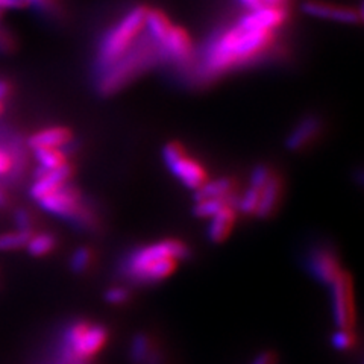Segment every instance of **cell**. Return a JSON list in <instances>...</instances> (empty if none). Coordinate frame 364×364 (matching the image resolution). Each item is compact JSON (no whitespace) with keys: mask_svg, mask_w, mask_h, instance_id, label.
I'll list each match as a JSON object with an SVG mask.
<instances>
[{"mask_svg":"<svg viewBox=\"0 0 364 364\" xmlns=\"http://www.w3.org/2000/svg\"><path fill=\"white\" fill-rule=\"evenodd\" d=\"M284 25V13L278 8L247 11L234 25L219 29L205 44L195 72L200 82H208L219 76L250 64L275 48L278 31Z\"/></svg>","mask_w":364,"mask_h":364,"instance_id":"cell-1","label":"cell"},{"mask_svg":"<svg viewBox=\"0 0 364 364\" xmlns=\"http://www.w3.org/2000/svg\"><path fill=\"white\" fill-rule=\"evenodd\" d=\"M188 257L187 243L167 238L131 250L122 261L120 273L134 284H156L172 277L179 263Z\"/></svg>","mask_w":364,"mask_h":364,"instance_id":"cell-2","label":"cell"},{"mask_svg":"<svg viewBox=\"0 0 364 364\" xmlns=\"http://www.w3.org/2000/svg\"><path fill=\"white\" fill-rule=\"evenodd\" d=\"M147 6L135 5L129 8L114 25L100 37L93 63L95 76H100L116 64L122 56L129 52L132 46L143 36L146 25Z\"/></svg>","mask_w":364,"mask_h":364,"instance_id":"cell-3","label":"cell"},{"mask_svg":"<svg viewBox=\"0 0 364 364\" xmlns=\"http://www.w3.org/2000/svg\"><path fill=\"white\" fill-rule=\"evenodd\" d=\"M158 63H161L159 50L144 31L143 36L132 46L129 52L124 53L107 72L96 77L99 93L104 96L117 93L124 85L131 84L136 76L149 70Z\"/></svg>","mask_w":364,"mask_h":364,"instance_id":"cell-4","label":"cell"},{"mask_svg":"<svg viewBox=\"0 0 364 364\" xmlns=\"http://www.w3.org/2000/svg\"><path fill=\"white\" fill-rule=\"evenodd\" d=\"M37 203L43 211L68 222L76 230L93 231L97 228V215L93 207L70 182L55 188L49 195L38 199Z\"/></svg>","mask_w":364,"mask_h":364,"instance_id":"cell-5","label":"cell"},{"mask_svg":"<svg viewBox=\"0 0 364 364\" xmlns=\"http://www.w3.org/2000/svg\"><path fill=\"white\" fill-rule=\"evenodd\" d=\"M109 333L107 326L76 321L65 326L61 333L60 355L87 363L105 348Z\"/></svg>","mask_w":364,"mask_h":364,"instance_id":"cell-6","label":"cell"},{"mask_svg":"<svg viewBox=\"0 0 364 364\" xmlns=\"http://www.w3.org/2000/svg\"><path fill=\"white\" fill-rule=\"evenodd\" d=\"M163 159L167 168L182 186L190 190H199L208 181L205 167L193 158L179 143H168L163 149Z\"/></svg>","mask_w":364,"mask_h":364,"instance_id":"cell-7","label":"cell"},{"mask_svg":"<svg viewBox=\"0 0 364 364\" xmlns=\"http://www.w3.org/2000/svg\"><path fill=\"white\" fill-rule=\"evenodd\" d=\"M156 48L161 56V63L176 65L178 68H191L195 64V46L184 28L173 25L164 41Z\"/></svg>","mask_w":364,"mask_h":364,"instance_id":"cell-8","label":"cell"},{"mask_svg":"<svg viewBox=\"0 0 364 364\" xmlns=\"http://www.w3.org/2000/svg\"><path fill=\"white\" fill-rule=\"evenodd\" d=\"M331 289L333 316L338 329H348L350 331L354 326V289H352V279L346 272H341L338 278L329 284Z\"/></svg>","mask_w":364,"mask_h":364,"instance_id":"cell-9","label":"cell"},{"mask_svg":"<svg viewBox=\"0 0 364 364\" xmlns=\"http://www.w3.org/2000/svg\"><path fill=\"white\" fill-rule=\"evenodd\" d=\"M306 269L316 278L318 282L329 286L334 282L341 272L338 257L336 255L334 250H331L326 246H316L313 247L309 255H306Z\"/></svg>","mask_w":364,"mask_h":364,"instance_id":"cell-10","label":"cell"},{"mask_svg":"<svg viewBox=\"0 0 364 364\" xmlns=\"http://www.w3.org/2000/svg\"><path fill=\"white\" fill-rule=\"evenodd\" d=\"M302 9L305 11V14L317 18L349 23V25H360L361 23V11L350 6H340L329 2L326 4L322 0H309L302 5Z\"/></svg>","mask_w":364,"mask_h":364,"instance_id":"cell-11","label":"cell"},{"mask_svg":"<svg viewBox=\"0 0 364 364\" xmlns=\"http://www.w3.org/2000/svg\"><path fill=\"white\" fill-rule=\"evenodd\" d=\"M272 173H273L272 170L264 164H259L252 170L247 188L243 191V195L240 198H237L238 211L246 215H255L261 190H263V187L266 186V182Z\"/></svg>","mask_w":364,"mask_h":364,"instance_id":"cell-12","label":"cell"},{"mask_svg":"<svg viewBox=\"0 0 364 364\" xmlns=\"http://www.w3.org/2000/svg\"><path fill=\"white\" fill-rule=\"evenodd\" d=\"M73 141L72 131L65 127H48L33 132L26 140L28 149H67Z\"/></svg>","mask_w":364,"mask_h":364,"instance_id":"cell-13","label":"cell"},{"mask_svg":"<svg viewBox=\"0 0 364 364\" xmlns=\"http://www.w3.org/2000/svg\"><path fill=\"white\" fill-rule=\"evenodd\" d=\"M322 132V120L317 116H306L304 117L289 134L286 146L289 151L298 152L305 149L306 146H310L317 135Z\"/></svg>","mask_w":364,"mask_h":364,"instance_id":"cell-14","label":"cell"},{"mask_svg":"<svg viewBox=\"0 0 364 364\" xmlns=\"http://www.w3.org/2000/svg\"><path fill=\"white\" fill-rule=\"evenodd\" d=\"M237 219V207L235 205H228L219 213H215L210 218V223L207 228V237L211 243H222L230 237L232 226Z\"/></svg>","mask_w":364,"mask_h":364,"instance_id":"cell-15","label":"cell"},{"mask_svg":"<svg viewBox=\"0 0 364 364\" xmlns=\"http://www.w3.org/2000/svg\"><path fill=\"white\" fill-rule=\"evenodd\" d=\"M282 195V182L277 173H272L267 179L266 186L261 190L258 207L255 211V215L258 219H266L275 213L278 208L279 200Z\"/></svg>","mask_w":364,"mask_h":364,"instance_id":"cell-16","label":"cell"},{"mask_svg":"<svg viewBox=\"0 0 364 364\" xmlns=\"http://www.w3.org/2000/svg\"><path fill=\"white\" fill-rule=\"evenodd\" d=\"M214 198L237 199L235 182L231 178H220L215 181H207L199 190H196L195 200L214 199Z\"/></svg>","mask_w":364,"mask_h":364,"instance_id":"cell-17","label":"cell"},{"mask_svg":"<svg viewBox=\"0 0 364 364\" xmlns=\"http://www.w3.org/2000/svg\"><path fill=\"white\" fill-rule=\"evenodd\" d=\"M25 6L49 21H61L65 17V6L63 0H25Z\"/></svg>","mask_w":364,"mask_h":364,"instance_id":"cell-18","label":"cell"},{"mask_svg":"<svg viewBox=\"0 0 364 364\" xmlns=\"http://www.w3.org/2000/svg\"><path fill=\"white\" fill-rule=\"evenodd\" d=\"M33 158L38 163L40 170H53L63 167L65 164H70L67 159V151L65 149H37L32 151Z\"/></svg>","mask_w":364,"mask_h":364,"instance_id":"cell-19","label":"cell"},{"mask_svg":"<svg viewBox=\"0 0 364 364\" xmlns=\"http://www.w3.org/2000/svg\"><path fill=\"white\" fill-rule=\"evenodd\" d=\"M56 237L50 232H33L29 238V242L26 245V250L29 255L32 257H46L49 255L52 250L56 247Z\"/></svg>","mask_w":364,"mask_h":364,"instance_id":"cell-20","label":"cell"},{"mask_svg":"<svg viewBox=\"0 0 364 364\" xmlns=\"http://www.w3.org/2000/svg\"><path fill=\"white\" fill-rule=\"evenodd\" d=\"M154 348H155L154 341L151 340L149 336L144 333L135 334L131 340V346H129V358L132 364H144L146 360L149 358Z\"/></svg>","mask_w":364,"mask_h":364,"instance_id":"cell-21","label":"cell"},{"mask_svg":"<svg viewBox=\"0 0 364 364\" xmlns=\"http://www.w3.org/2000/svg\"><path fill=\"white\" fill-rule=\"evenodd\" d=\"M33 232L14 230L0 234V252H14V250L25 249Z\"/></svg>","mask_w":364,"mask_h":364,"instance_id":"cell-22","label":"cell"},{"mask_svg":"<svg viewBox=\"0 0 364 364\" xmlns=\"http://www.w3.org/2000/svg\"><path fill=\"white\" fill-rule=\"evenodd\" d=\"M93 259H95V254L90 247H85V246L77 247L70 257V269L75 273H79V275H81V273H85L91 267Z\"/></svg>","mask_w":364,"mask_h":364,"instance_id":"cell-23","label":"cell"},{"mask_svg":"<svg viewBox=\"0 0 364 364\" xmlns=\"http://www.w3.org/2000/svg\"><path fill=\"white\" fill-rule=\"evenodd\" d=\"M0 178L14 181V159L6 147L0 143Z\"/></svg>","mask_w":364,"mask_h":364,"instance_id":"cell-24","label":"cell"},{"mask_svg":"<svg viewBox=\"0 0 364 364\" xmlns=\"http://www.w3.org/2000/svg\"><path fill=\"white\" fill-rule=\"evenodd\" d=\"M129 299H131V293L128 291V289H124L122 286L109 287L105 291V301L111 305H123V304H127Z\"/></svg>","mask_w":364,"mask_h":364,"instance_id":"cell-25","label":"cell"},{"mask_svg":"<svg viewBox=\"0 0 364 364\" xmlns=\"http://www.w3.org/2000/svg\"><path fill=\"white\" fill-rule=\"evenodd\" d=\"M352 343H354V337H352L350 331L348 329H337V331L331 337V345L337 350H348L350 349Z\"/></svg>","mask_w":364,"mask_h":364,"instance_id":"cell-26","label":"cell"},{"mask_svg":"<svg viewBox=\"0 0 364 364\" xmlns=\"http://www.w3.org/2000/svg\"><path fill=\"white\" fill-rule=\"evenodd\" d=\"M14 222H16L17 230L33 232V225H36V222H33L32 214L28 210H25V208L16 210L14 211Z\"/></svg>","mask_w":364,"mask_h":364,"instance_id":"cell-27","label":"cell"},{"mask_svg":"<svg viewBox=\"0 0 364 364\" xmlns=\"http://www.w3.org/2000/svg\"><path fill=\"white\" fill-rule=\"evenodd\" d=\"M17 48L16 38L6 28L0 26V55L13 53Z\"/></svg>","mask_w":364,"mask_h":364,"instance_id":"cell-28","label":"cell"},{"mask_svg":"<svg viewBox=\"0 0 364 364\" xmlns=\"http://www.w3.org/2000/svg\"><path fill=\"white\" fill-rule=\"evenodd\" d=\"M25 6V0H0V11L4 9H21Z\"/></svg>","mask_w":364,"mask_h":364,"instance_id":"cell-29","label":"cell"},{"mask_svg":"<svg viewBox=\"0 0 364 364\" xmlns=\"http://www.w3.org/2000/svg\"><path fill=\"white\" fill-rule=\"evenodd\" d=\"M11 93H13V85L5 81V79H0V100L6 102Z\"/></svg>","mask_w":364,"mask_h":364,"instance_id":"cell-30","label":"cell"},{"mask_svg":"<svg viewBox=\"0 0 364 364\" xmlns=\"http://www.w3.org/2000/svg\"><path fill=\"white\" fill-rule=\"evenodd\" d=\"M272 363H273V355L270 354V352H263V354H259L252 361V364H272Z\"/></svg>","mask_w":364,"mask_h":364,"instance_id":"cell-31","label":"cell"},{"mask_svg":"<svg viewBox=\"0 0 364 364\" xmlns=\"http://www.w3.org/2000/svg\"><path fill=\"white\" fill-rule=\"evenodd\" d=\"M9 205V196L5 190V187L0 184V208H6Z\"/></svg>","mask_w":364,"mask_h":364,"instance_id":"cell-32","label":"cell"},{"mask_svg":"<svg viewBox=\"0 0 364 364\" xmlns=\"http://www.w3.org/2000/svg\"><path fill=\"white\" fill-rule=\"evenodd\" d=\"M4 108H5V102H2V100H0V114H2V112H4Z\"/></svg>","mask_w":364,"mask_h":364,"instance_id":"cell-33","label":"cell"},{"mask_svg":"<svg viewBox=\"0 0 364 364\" xmlns=\"http://www.w3.org/2000/svg\"><path fill=\"white\" fill-rule=\"evenodd\" d=\"M2 14H4V11H0V20H2Z\"/></svg>","mask_w":364,"mask_h":364,"instance_id":"cell-34","label":"cell"}]
</instances>
